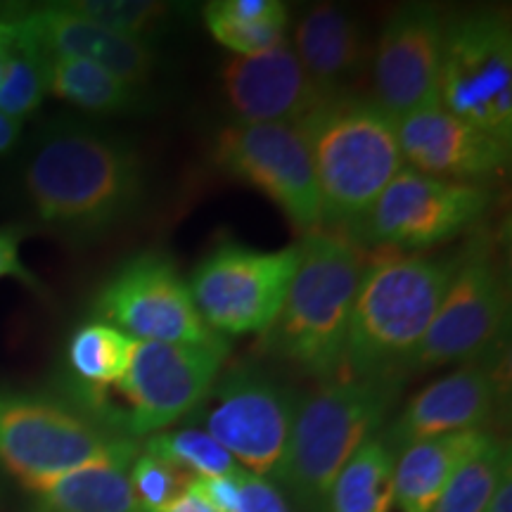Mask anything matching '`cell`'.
I'll return each instance as SVG.
<instances>
[{"label": "cell", "mask_w": 512, "mask_h": 512, "mask_svg": "<svg viewBox=\"0 0 512 512\" xmlns=\"http://www.w3.org/2000/svg\"><path fill=\"white\" fill-rule=\"evenodd\" d=\"M10 41H12V29L5 19H0V83H3L5 74V62H8L10 53Z\"/></svg>", "instance_id": "38"}, {"label": "cell", "mask_w": 512, "mask_h": 512, "mask_svg": "<svg viewBox=\"0 0 512 512\" xmlns=\"http://www.w3.org/2000/svg\"><path fill=\"white\" fill-rule=\"evenodd\" d=\"M204 24H207L209 34L214 36L216 43L228 48L235 57L259 55L266 53L280 43L287 41V27H275V24H245L238 19L223 15L216 8V3H207L202 10Z\"/></svg>", "instance_id": "31"}, {"label": "cell", "mask_w": 512, "mask_h": 512, "mask_svg": "<svg viewBox=\"0 0 512 512\" xmlns=\"http://www.w3.org/2000/svg\"><path fill=\"white\" fill-rule=\"evenodd\" d=\"M0 17L15 24L43 53L93 62L136 88H143L157 69L152 46L114 34L62 3L3 5Z\"/></svg>", "instance_id": "18"}, {"label": "cell", "mask_w": 512, "mask_h": 512, "mask_svg": "<svg viewBox=\"0 0 512 512\" xmlns=\"http://www.w3.org/2000/svg\"><path fill=\"white\" fill-rule=\"evenodd\" d=\"M214 162L278 204L302 235L323 226L309 143L299 124H233L214 140Z\"/></svg>", "instance_id": "14"}, {"label": "cell", "mask_w": 512, "mask_h": 512, "mask_svg": "<svg viewBox=\"0 0 512 512\" xmlns=\"http://www.w3.org/2000/svg\"><path fill=\"white\" fill-rule=\"evenodd\" d=\"M510 470L512 460L508 444H503L498 437H491L477 456L458 467V472L444 486L430 512H484L498 482Z\"/></svg>", "instance_id": "26"}, {"label": "cell", "mask_w": 512, "mask_h": 512, "mask_svg": "<svg viewBox=\"0 0 512 512\" xmlns=\"http://www.w3.org/2000/svg\"><path fill=\"white\" fill-rule=\"evenodd\" d=\"M133 458L95 463L34 491L41 512H145L128 479Z\"/></svg>", "instance_id": "22"}, {"label": "cell", "mask_w": 512, "mask_h": 512, "mask_svg": "<svg viewBox=\"0 0 512 512\" xmlns=\"http://www.w3.org/2000/svg\"><path fill=\"white\" fill-rule=\"evenodd\" d=\"M19 138H22V121L0 112V157L15 150Z\"/></svg>", "instance_id": "36"}, {"label": "cell", "mask_w": 512, "mask_h": 512, "mask_svg": "<svg viewBox=\"0 0 512 512\" xmlns=\"http://www.w3.org/2000/svg\"><path fill=\"white\" fill-rule=\"evenodd\" d=\"M48 93L91 114H128L143 107V93L98 64L48 55Z\"/></svg>", "instance_id": "23"}, {"label": "cell", "mask_w": 512, "mask_h": 512, "mask_svg": "<svg viewBox=\"0 0 512 512\" xmlns=\"http://www.w3.org/2000/svg\"><path fill=\"white\" fill-rule=\"evenodd\" d=\"M503 401L501 373L489 358L465 363L432 382L406 403L387 430H380L384 446L399 456L418 441L460 432H486Z\"/></svg>", "instance_id": "17"}, {"label": "cell", "mask_w": 512, "mask_h": 512, "mask_svg": "<svg viewBox=\"0 0 512 512\" xmlns=\"http://www.w3.org/2000/svg\"><path fill=\"white\" fill-rule=\"evenodd\" d=\"M484 512H512V470L505 472Z\"/></svg>", "instance_id": "37"}, {"label": "cell", "mask_w": 512, "mask_h": 512, "mask_svg": "<svg viewBox=\"0 0 512 512\" xmlns=\"http://www.w3.org/2000/svg\"><path fill=\"white\" fill-rule=\"evenodd\" d=\"M230 479H233V512H292L283 489L271 479L252 475L242 467Z\"/></svg>", "instance_id": "32"}, {"label": "cell", "mask_w": 512, "mask_h": 512, "mask_svg": "<svg viewBox=\"0 0 512 512\" xmlns=\"http://www.w3.org/2000/svg\"><path fill=\"white\" fill-rule=\"evenodd\" d=\"M133 344L124 332L107 323H88L69 339L67 361L81 387L107 389L126 375L133 356Z\"/></svg>", "instance_id": "25"}, {"label": "cell", "mask_w": 512, "mask_h": 512, "mask_svg": "<svg viewBox=\"0 0 512 512\" xmlns=\"http://www.w3.org/2000/svg\"><path fill=\"white\" fill-rule=\"evenodd\" d=\"M143 451L166 460L188 477H226L240 467L226 448L200 427L152 434Z\"/></svg>", "instance_id": "28"}, {"label": "cell", "mask_w": 512, "mask_h": 512, "mask_svg": "<svg viewBox=\"0 0 512 512\" xmlns=\"http://www.w3.org/2000/svg\"><path fill=\"white\" fill-rule=\"evenodd\" d=\"M29 228L10 223V226H0V278H17L19 283L41 290V283L27 266L22 264L19 247L27 238Z\"/></svg>", "instance_id": "34"}, {"label": "cell", "mask_w": 512, "mask_h": 512, "mask_svg": "<svg viewBox=\"0 0 512 512\" xmlns=\"http://www.w3.org/2000/svg\"><path fill=\"white\" fill-rule=\"evenodd\" d=\"M64 8L91 19L114 34L147 43L169 27L174 8L157 0H69Z\"/></svg>", "instance_id": "29"}, {"label": "cell", "mask_w": 512, "mask_h": 512, "mask_svg": "<svg viewBox=\"0 0 512 512\" xmlns=\"http://www.w3.org/2000/svg\"><path fill=\"white\" fill-rule=\"evenodd\" d=\"M221 91L238 124H299L328 100L287 41L259 55L230 57L221 69Z\"/></svg>", "instance_id": "19"}, {"label": "cell", "mask_w": 512, "mask_h": 512, "mask_svg": "<svg viewBox=\"0 0 512 512\" xmlns=\"http://www.w3.org/2000/svg\"><path fill=\"white\" fill-rule=\"evenodd\" d=\"M299 264V245L275 252L223 240L192 271L188 287L219 337L264 335L278 316Z\"/></svg>", "instance_id": "9"}, {"label": "cell", "mask_w": 512, "mask_h": 512, "mask_svg": "<svg viewBox=\"0 0 512 512\" xmlns=\"http://www.w3.org/2000/svg\"><path fill=\"white\" fill-rule=\"evenodd\" d=\"M458 259L392 252L368 261L349 320L344 377H406Z\"/></svg>", "instance_id": "3"}, {"label": "cell", "mask_w": 512, "mask_h": 512, "mask_svg": "<svg viewBox=\"0 0 512 512\" xmlns=\"http://www.w3.org/2000/svg\"><path fill=\"white\" fill-rule=\"evenodd\" d=\"M494 437L491 432H460L418 441L396 456L394 505L401 512H430L458 467Z\"/></svg>", "instance_id": "21"}, {"label": "cell", "mask_w": 512, "mask_h": 512, "mask_svg": "<svg viewBox=\"0 0 512 512\" xmlns=\"http://www.w3.org/2000/svg\"><path fill=\"white\" fill-rule=\"evenodd\" d=\"M399 377H332L302 394L278 482L306 512H323L335 477L396 406Z\"/></svg>", "instance_id": "5"}, {"label": "cell", "mask_w": 512, "mask_h": 512, "mask_svg": "<svg viewBox=\"0 0 512 512\" xmlns=\"http://www.w3.org/2000/svg\"><path fill=\"white\" fill-rule=\"evenodd\" d=\"M439 105L510 143L512 31L503 10H472L446 22Z\"/></svg>", "instance_id": "8"}, {"label": "cell", "mask_w": 512, "mask_h": 512, "mask_svg": "<svg viewBox=\"0 0 512 512\" xmlns=\"http://www.w3.org/2000/svg\"><path fill=\"white\" fill-rule=\"evenodd\" d=\"M230 347L136 342L126 375L107 387L121 399L114 434L126 439L166 432L195 413L226 366Z\"/></svg>", "instance_id": "12"}, {"label": "cell", "mask_w": 512, "mask_h": 512, "mask_svg": "<svg viewBox=\"0 0 512 512\" xmlns=\"http://www.w3.org/2000/svg\"><path fill=\"white\" fill-rule=\"evenodd\" d=\"M446 19L434 5H401L384 22L370 57V100L394 121L439 102Z\"/></svg>", "instance_id": "15"}, {"label": "cell", "mask_w": 512, "mask_h": 512, "mask_svg": "<svg viewBox=\"0 0 512 512\" xmlns=\"http://www.w3.org/2000/svg\"><path fill=\"white\" fill-rule=\"evenodd\" d=\"M10 29V53L8 62H5L3 83H0V112L24 121L43 105L48 95L46 53L29 36H24L15 24H10Z\"/></svg>", "instance_id": "27"}, {"label": "cell", "mask_w": 512, "mask_h": 512, "mask_svg": "<svg viewBox=\"0 0 512 512\" xmlns=\"http://www.w3.org/2000/svg\"><path fill=\"white\" fill-rule=\"evenodd\" d=\"M302 126L316 174L323 230L349 235L403 169L396 121L370 95L323 100Z\"/></svg>", "instance_id": "4"}, {"label": "cell", "mask_w": 512, "mask_h": 512, "mask_svg": "<svg viewBox=\"0 0 512 512\" xmlns=\"http://www.w3.org/2000/svg\"><path fill=\"white\" fill-rule=\"evenodd\" d=\"M294 55L325 98L356 93L370 72L373 46L363 24L337 5H313L299 17L292 41Z\"/></svg>", "instance_id": "20"}, {"label": "cell", "mask_w": 512, "mask_h": 512, "mask_svg": "<svg viewBox=\"0 0 512 512\" xmlns=\"http://www.w3.org/2000/svg\"><path fill=\"white\" fill-rule=\"evenodd\" d=\"M128 479L145 512H157L188 489L190 477L166 460L140 451L128 467Z\"/></svg>", "instance_id": "30"}, {"label": "cell", "mask_w": 512, "mask_h": 512, "mask_svg": "<svg viewBox=\"0 0 512 512\" xmlns=\"http://www.w3.org/2000/svg\"><path fill=\"white\" fill-rule=\"evenodd\" d=\"M22 181L38 221L67 238L91 240L140 209L145 164L124 138L57 124L36 140Z\"/></svg>", "instance_id": "1"}, {"label": "cell", "mask_w": 512, "mask_h": 512, "mask_svg": "<svg viewBox=\"0 0 512 512\" xmlns=\"http://www.w3.org/2000/svg\"><path fill=\"white\" fill-rule=\"evenodd\" d=\"M223 15L245 24H275L290 27V10L280 0H214Z\"/></svg>", "instance_id": "33"}, {"label": "cell", "mask_w": 512, "mask_h": 512, "mask_svg": "<svg viewBox=\"0 0 512 512\" xmlns=\"http://www.w3.org/2000/svg\"><path fill=\"white\" fill-rule=\"evenodd\" d=\"M370 256L332 230L299 242V264L278 316L261 339V354L297 375L325 382L342 375L349 320Z\"/></svg>", "instance_id": "2"}, {"label": "cell", "mask_w": 512, "mask_h": 512, "mask_svg": "<svg viewBox=\"0 0 512 512\" xmlns=\"http://www.w3.org/2000/svg\"><path fill=\"white\" fill-rule=\"evenodd\" d=\"M157 512H219V510L211 508V505L204 501L197 491H192L188 486V489H185L183 494L176 498V501H171L166 508L157 510Z\"/></svg>", "instance_id": "35"}, {"label": "cell", "mask_w": 512, "mask_h": 512, "mask_svg": "<svg viewBox=\"0 0 512 512\" xmlns=\"http://www.w3.org/2000/svg\"><path fill=\"white\" fill-rule=\"evenodd\" d=\"M302 394L268 370L240 363L219 380L195 408L202 430L219 441L242 470L275 479L283 465Z\"/></svg>", "instance_id": "7"}, {"label": "cell", "mask_w": 512, "mask_h": 512, "mask_svg": "<svg viewBox=\"0 0 512 512\" xmlns=\"http://www.w3.org/2000/svg\"><path fill=\"white\" fill-rule=\"evenodd\" d=\"M394 465L380 432L363 441L332 482L323 512H392Z\"/></svg>", "instance_id": "24"}, {"label": "cell", "mask_w": 512, "mask_h": 512, "mask_svg": "<svg viewBox=\"0 0 512 512\" xmlns=\"http://www.w3.org/2000/svg\"><path fill=\"white\" fill-rule=\"evenodd\" d=\"M508 320L510 294L503 268L484 245L465 249L406 375L484 361L501 347Z\"/></svg>", "instance_id": "13"}, {"label": "cell", "mask_w": 512, "mask_h": 512, "mask_svg": "<svg viewBox=\"0 0 512 512\" xmlns=\"http://www.w3.org/2000/svg\"><path fill=\"white\" fill-rule=\"evenodd\" d=\"M491 204L489 188L437 181L403 166L347 238L361 247L420 254L458 238L484 219Z\"/></svg>", "instance_id": "11"}, {"label": "cell", "mask_w": 512, "mask_h": 512, "mask_svg": "<svg viewBox=\"0 0 512 512\" xmlns=\"http://www.w3.org/2000/svg\"><path fill=\"white\" fill-rule=\"evenodd\" d=\"M403 164L446 183L477 185L508 174L510 143L467 124L439 105H427L396 121Z\"/></svg>", "instance_id": "16"}, {"label": "cell", "mask_w": 512, "mask_h": 512, "mask_svg": "<svg viewBox=\"0 0 512 512\" xmlns=\"http://www.w3.org/2000/svg\"><path fill=\"white\" fill-rule=\"evenodd\" d=\"M140 446L43 396L0 392V467L29 491L95 463L136 458Z\"/></svg>", "instance_id": "6"}, {"label": "cell", "mask_w": 512, "mask_h": 512, "mask_svg": "<svg viewBox=\"0 0 512 512\" xmlns=\"http://www.w3.org/2000/svg\"><path fill=\"white\" fill-rule=\"evenodd\" d=\"M93 316L136 342L226 347L197 311L188 283L169 256L140 252L124 261L95 294Z\"/></svg>", "instance_id": "10"}]
</instances>
